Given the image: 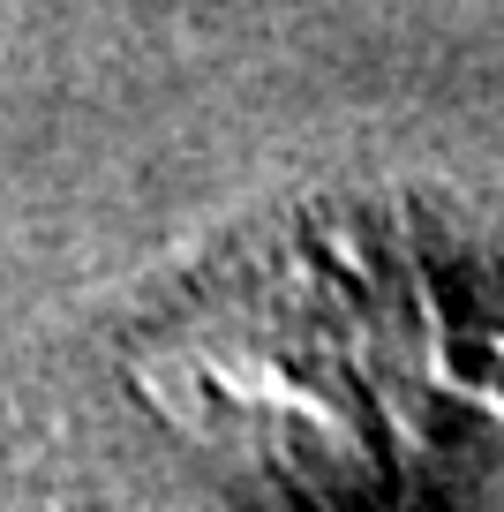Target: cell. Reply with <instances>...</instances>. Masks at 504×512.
Segmentation results:
<instances>
[{
    "label": "cell",
    "mask_w": 504,
    "mask_h": 512,
    "mask_svg": "<svg viewBox=\"0 0 504 512\" xmlns=\"http://www.w3.org/2000/svg\"><path fill=\"white\" fill-rule=\"evenodd\" d=\"M136 384H166V377H158V369L143 362V369H136ZM151 400L166 407L174 422H204V400H196V392H151Z\"/></svg>",
    "instance_id": "cell-1"
}]
</instances>
